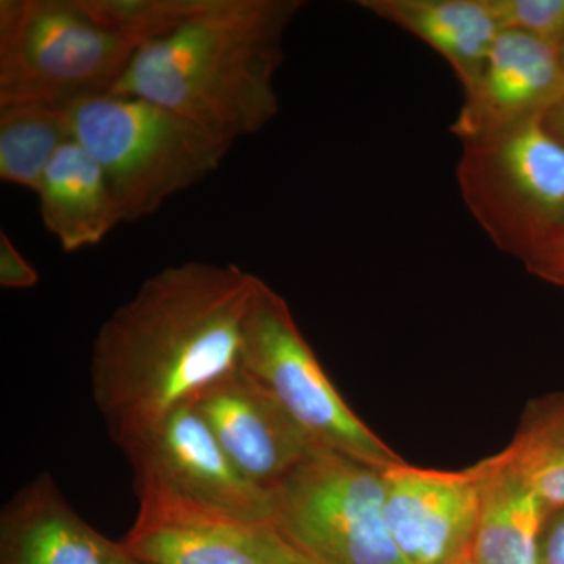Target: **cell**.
<instances>
[{"mask_svg": "<svg viewBox=\"0 0 564 564\" xmlns=\"http://www.w3.org/2000/svg\"><path fill=\"white\" fill-rule=\"evenodd\" d=\"M258 278L236 263H176L148 278L102 323L93 343L91 389L115 443L242 367Z\"/></svg>", "mask_w": 564, "mask_h": 564, "instance_id": "obj_1", "label": "cell"}, {"mask_svg": "<svg viewBox=\"0 0 564 564\" xmlns=\"http://www.w3.org/2000/svg\"><path fill=\"white\" fill-rule=\"evenodd\" d=\"M302 0H207L174 31L141 44L115 85L232 143L280 110L276 79L284 35Z\"/></svg>", "mask_w": 564, "mask_h": 564, "instance_id": "obj_2", "label": "cell"}, {"mask_svg": "<svg viewBox=\"0 0 564 564\" xmlns=\"http://www.w3.org/2000/svg\"><path fill=\"white\" fill-rule=\"evenodd\" d=\"M74 140L101 166L122 223L155 214L220 169L232 143L137 96H93L69 109Z\"/></svg>", "mask_w": 564, "mask_h": 564, "instance_id": "obj_3", "label": "cell"}, {"mask_svg": "<svg viewBox=\"0 0 564 564\" xmlns=\"http://www.w3.org/2000/svg\"><path fill=\"white\" fill-rule=\"evenodd\" d=\"M139 44L104 24L87 0H0V106L70 109L106 95Z\"/></svg>", "mask_w": 564, "mask_h": 564, "instance_id": "obj_4", "label": "cell"}, {"mask_svg": "<svg viewBox=\"0 0 564 564\" xmlns=\"http://www.w3.org/2000/svg\"><path fill=\"white\" fill-rule=\"evenodd\" d=\"M543 120L466 141L456 170L475 220L524 265L564 218V143Z\"/></svg>", "mask_w": 564, "mask_h": 564, "instance_id": "obj_5", "label": "cell"}, {"mask_svg": "<svg viewBox=\"0 0 564 564\" xmlns=\"http://www.w3.org/2000/svg\"><path fill=\"white\" fill-rule=\"evenodd\" d=\"M242 369L322 447L378 469L404 462L348 406L304 339L284 296L261 278L245 318Z\"/></svg>", "mask_w": 564, "mask_h": 564, "instance_id": "obj_6", "label": "cell"}, {"mask_svg": "<svg viewBox=\"0 0 564 564\" xmlns=\"http://www.w3.org/2000/svg\"><path fill=\"white\" fill-rule=\"evenodd\" d=\"M274 522L317 564H408L384 514L383 469L321 447L273 489Z\"/></svg>", "mask_w": 564, "mask_h": 564, "instance_id": "obj_7", "label": "cell"}, {"mask_svg": "<svg viewBox=\"0 0 564 564\" xmlns=\"http://www.w3.org/2000/svg\"><path fill=\"white\" fill-rule=\"evenodd\" d=\"M135 492L165 494L226 513L273 521V492L239 473L193 403L118 443Z\"/></svg>", "mask_w": 564, "mask_h": 564, "instance_id": "obj_8", "label": "cell"}, {"mask_svg": "<svg viewBox=\"0 0 564 564\" xmlns=\"http://www.w3.org/2000/svg\"><path fill=\"white\" fill-rule=\"evenodd\" d=\"M122 544L141 564H317L273 521L141 491Z\"/></svg>", "mask_w": 564, "mask_h": 564, "instance_id": "obj_9", "label": "cell"}, {"mask_svg": "<svg viewBox=\"0 0 564 564\" xmlns=\"http://www.w3.org/2000/svg\"><path fill=\"white\" fill-rule=\"evenodd\" d=\"M384 514L408 564H458L473 552L478 522L477 474L406 462L383 469Z\"/></svg>", "mask_w": 564, "mask_h": 564, "instance_id": "obj_10", "label": "cell"}, {"mask_svg": "<svg viewBox=\"0 0 564 564\" xmlns=\"http://www.w3.org/2000/svg\"><path fill=\"white\" fill-rule=\"evenodd\" d=\"M193 406L239 473L265 491L322 447L242 367L210 386Z\"/></svg>", "mask_w": 564, "mask_h": 564, "instance_id": "obj_11", "label": "cell"}, {"mask_svg": "<svg viewBox=\"0 0 564 564\" xmlns=\"http://www.w3.org/2000/svg\"><path fill=\"white\" fill-rule=\"evenodd\" d=\"M564 98L562 50L503 31L464 101L451 132L463 143L541 120Z\"/></svg>", "mask_w": 564, "mask_h": 564, "instance_id": "obj_12", "label": "cell"}, {"mask_svg": "<svg viewBox=\"0 0 564 564\" xmlns=\"http://www.w3.org/2000/svg\"><path fill=\"white\" fill-rule=\"evenodd\" d=\"M0 564H141L88 525L43 473L3 507Z\"/></svg>", "mask_w": 564, "mask_h": 564, "instance_id": "obj_13", "label": "cell"}, {"mask_svg": "<svg viewBox=\"0 0 564 564\" xmlns=\"http://www.w3.org/2000/svg\"><path fill=\"white\" fill-rule=\"evenodd\" d=\"M480 507L475 564H541V540L551 511L505 452L474 464Z\"/></svg>", "mask_w": 564, "mask_h": 564, "instance_id": "obj_14", "label": "cell"}, {"mask_svg": "<svg viewBox=\"0 0 564 564\" xmlns=\"http://www.w3.org/2000/svg\"><path fill=\"white\" fill-rule=\"evenodd\" d=\"M358 6L429 44L452 66L463 90L480 76L503 32L489 0H359Z\"/></svg>", "mask_w": 564, "mask_h": 564, "instance_id": "obj_15", "label": "cell"}, {"mask_svg": "<svg viewBox=\"0 0 564 564\" xmlns=\"http://www.w3.org/2000/svg\"><path fill=\"white\" fill-rule=\"evenodd\" d=\"M36 195L44 228L66 252L98 247L122 223L106 174L76 140L57 152Z\"/></svg>", "mask_w": 564, "mask_h": 564, "instance_id": "obj_16", "label": "cell"}, {"mask_svg": "<svg viewBox=\"0 0 564 564\" xmlns=\"http://www.w3.org/2000/svg\"><path fill=\"white\" fill-rule=\"evenodd\" d=\"M73 140L65 107L41 102L0 106V181L39 192L47 166Z\"/></svg>", "mask_w": 564, "mask_h": 564, "instance_id": "obj_17", "label": "cell"}, {"mask_svg": "<svg viewBox=\"0 0 564 564\" xmlns=\"http://www.w3.org/2000/svg\"><path fill=\"white\" fill-rule=\"evenodd\" d=\"M503 452L551 513L564 510V391L530 400Z\"/></svg>", "mask_w": 564, "mask_h": 564, "instance_id": "obj_18", "label": "cell"}, {"mask_svg": "<svg viewBox=\"0 0 564 564\" xmlns=\"http://www.w3.org/2000/svg\"><path fill=\"white\" fill-rule=\"evenodd\" d=\"M207 0H87L99 21L139 46L180 28L206 6Z\"/></svg>", "mask_w": 564, "mask_h": 564, "instance_id": "obj_19", "label": "cell"}, {"mask_svg": "<svg viewBox=\"0 0 564 564\" xmlns=\"http://www.w3.org/2000/svg\"><path fill=\"white\" fill-rule=\"evenodd\" d=\"M503 31H516L562 50L564 0H489Z\"/></svg>", "mask_w": 564, "mask_h": 564, "instance_id": "obj_20", "label": "cell"}, {"mask_svg": "<svg viewBox=\"0 0 564 564\" xmlns=\"http://www.w3.org/2000/svg\"><path fill=\"white\" fill-rule=\"evenodd\" d=\"M525 267L540 280L564 289V218L545 236Z\"/></svg>", "mask_w": 564, "mask_h": 564, "instance_id": "obj_21", "label": "cell"}, {"mask_svg": "<svg viewBox=\"0 0 564 564\" xmlns=\"http://www.w3.org/2000/svg\"><path fill=\"white\" fill-rule=\"evenodd\" d=\"M40 274L22 256L6 231L0 232V288L25 291L35 288Z\"/></svg>", "mask_w": 564, "mask_h": 564, "instance_id": "obj_22", "label": "cell"}, {"mask_svg": "<svg viewBox=\"0 0 564 564\" xmlns=\"http://www.w3.org/2000/svg\"><path fill=\"white\" fill-rule=\"evenodd\" d=\"M541 564H564V510L549 516L541 540Z\"/></svg>", "mask_w": 564, "mask_h": 564, "instance_id": "obj_23", "label": "cell"}, {"mask_svg": "<svg viewBox=\"0 0 564 564\" xmlns=\"http://www.w3.org/2000/svg\"><path fill=\"white\" fill-rule=\"evenodd\" d=\"M543 121L547 131L564 143V98L545 113Z\"/></svg>", "mask_w": 564, "mask_h": 564, "instance_id": "obj_24", "label": "cell"}, {"mask_svg": "<svg viewBox=\"0 0 564 564\" xmlns=\"http://www.w3.org/2000/svg\"><path fill=\"white\" fill-rule=\"evenodd\" d=\"M458 564H475V563H474L473 556H467L466 560H463V562L458 563Z\"/></svg>", "mask_w": 564, "mask_h": 564, "instance_id": "obj_25", "label": "cell"}, {"mask_svg": "<svg viewBox=\"0 0 564 564\" xmlns=\"http://www.w3.org/2000/svg\"><path fill=\"white\" fill-rule=\"evenodd\" d=\"M562 55H563V61H564V46L562 47Z\"/></svg>", "mask_w": 564, "mask_h": 564, "instance_id": "obj_26", "label": "cell"}]
</instances>
